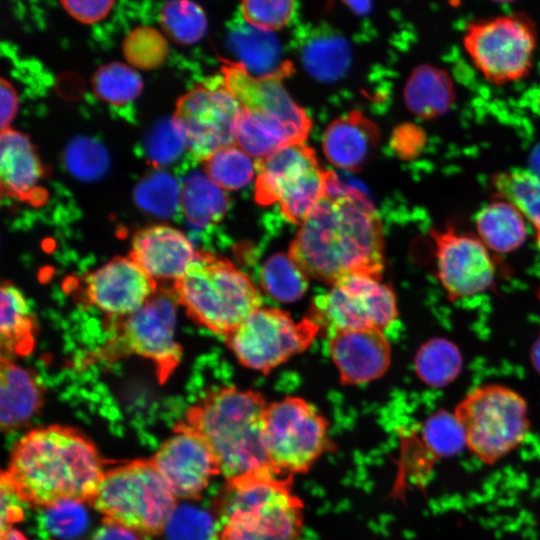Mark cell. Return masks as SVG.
I'll return each instance as SVG.
<instances>
[{"mask_svg":"<svg viewBox=\"0 0 540 540\" xmlns=\"http://www.w3.org/2000/svg\"><path fill=\"white\" fill-rule=\"evenodd\" d=\"M268 404L258 391L227 386L188 410L185 423L207 443L225 480L272 469L264 438Z\"/></svg>","mask_w":540,"mask_h":540,"instance_id":"obj_3","label":"cell"},{"mask_svg":"<svg viewBox=\"0 0 540 540\" xmlns=\"http://www.w3.org/2000/svg\"><path fill=\"white\" fill-rule=\"evenodd\" d=\"M532 360L536 369L540 372V338L536 341L532 349Z\"/></svg>","mask_w":540,"mask_h":540,"instance_id":"obj_53","label":"cell"},{"mask_svg":"<svg viewBox=\"0 0 540 540\" xmlns=\"http://www.w3.org/2000/svg\"><path fill=\"white\" fill-rule=\"evenodd\" d=\"M329 336V352L342 384L367 383L388 370L391 349L382 330H340Z\"/></svg>","mask_w":540,"mask_h":540,"instance_id":"obj_18","label":"cell"},{"mask_svg":"<svg viewBox=\"0 0 540 540\" xmlns=\"http://www.w3.org/2000/svg\"><path fill=\"white\" fill-rule=\"evenodd\" d=\"M288 254L308 277L327 284L353 275L381 280L384 232L366 190L325 198L300 225Z\"/></svg>","mask_w":540,"mask_h":540,"instance_id":"obj_1","label":"cell"},{"mask_svg":"<svg viewBox=\"0 0 540 540\" xmlns=\"http://www.w3.org/2000/svg\"><path fill=\"white\" fill-rule=\"evenodd\" d=\"M1 540H27L26 537L18 530L9 529L1 533Z\"/></svg>","mask_w":540,"mask_h":540,"instance_id":"obj_52","label":"cell"},{"mask_svg":"<svg viewBox=\"0 0 540 540\" xmlns=\"http://www.w3.org/2000/svg\"><path fill=\"white\" fill-rule=\"evenodd\" d=\"M223 85L241 107L276 117L298 130L305 138L312 126L311 119L285 90L283 77L257 78L238 62L222 60Z\"/></svg>","mask_w":540,"mask_h":540,"instance_id":"obj_17","label":"cell"},{"mask_svg":"<svg viewBox=\"0 0 540 540\" xmlns=\"http://www.w3.org/2000/svg\"><path fill=\"white\" fill-rule=\"evenodd\" d=\"M0 95V123L1 129L3 130L9 128V125L15 116L17 110V96L12 85L5 79H1L0 81Z\"/></svg>","mask_w":540,"mask_h":540,"instance_id":"obj_48","label":"cell"},{"mask_svg":"<svg viewBox=\"0 0 540 540\" xmlns=\"http://www.w3.org/2000/svg\"><path fill=\"white\" fill-rule=\"evenodd\" d=\"M454 97V87L448 74L430 65L418 66L411 73L404 89L408 109L425 119L447 112Z\"/></svg>","mask_w":540,"mask_h":540,"instance_id":"obj_28","label":"cell"},{"mask_svg":"<svg viewBox=\"0 0 540 540\" xmlns=\"http://www.w3.org/2000/svg\"><path fill=\"white\" fill-rule=\"evenodd\" d=\"M308 279L290 255L285 253L270 256L260 272L263 290L275 300L284 303L299 300L308 289Z\"/></svg>","mask_w":540,"mask_h":540,"instance_id":"obj_34","label":"cell"},{"mask_svg":"<svg viewBox=\"0 0 540 540\" xmlns=\"http://www.w3.org/2000/svg\"><path fill=\"white\" fill-rule=\"evenodd\" d=\"M397 314L396 297L387 284L373 277L353 275L317 296L308 317L331 335L340 330H383Z\"/></svg>","mask_w":540,"mask_h":540,"instance_id":"obj_11","label":"cell"},{"mask_svg":"<svg viewBox=\"0 0 540 540\" xmlns=\"http://www.w3.org/2000/svg\"><path fill=\"white\" fill-rule=\"evenodd\" d=\"M294 41L304 69L314 79L334 82L348 72L351 47L343 34L329 24L299 27Z\"/></svg>","mask_w":540,"mask_h":540,"instance_id":"obj_21","label":"cell"},{"mask_svg":"<svg viewBox=\"0 0 540 540\" xmlns=\"http://www.w3.org/2000/svg\"><path fill=\"white\" fill-rule=\"evenodd\" d=\"M133 197L145 213L167 219L180 208L181 186L174 176L159 168L137 183Z\"/></svg>","mask_w":540,"mask_h":540,"instance_id":"obj_33","label":"cell"},{"mask_svg":"<svg viewBox=\"0 0 540 540\" xmlns=\"http://www.w3.org/2000/svg\"><path fill=\"white\" fill-rule=\"evenodd\" d=\"M329 170L320 165L312 168L281 194V215L294 224H302L327 197Z\"/></svg>","mask_w":540,"mask_h":540,"instance_id":"obj_32","label":"cell"},{"mask_svg":"<svg viewBox=\"0 0 540 540\" xmlns=\"http://www.w3.org/2000/svg\"><path fill=\"white\" fill-rule=\"evenodd\" d=\"M104 472L96 447L85 435L51 425L31 430L16 443L1 480L23 502L46 508L66 500L90 504Z\"/></svg>","mask_w":540,"mask_h":540,"instance_id":"obj_2","label":"cell"},{"mask_svg":"<svg viewBox=\"0 0 540 540\" xmlns=\"http://www.w3.org/2000/svg\"><path fill=\"white\" fill-rule=\"evenodd\" d=\"M437 275L451 299L485 291L493 282L494 263L485 244L452 228L433 230Z\"/></svg>","mask_w":540,"mask_h":540,"instance_id":"obj_15","label":"cell"},{"mask_svg":"<svg viewBox=\"0 0 540 540\" xmlns=\"http://www.w3.org/2000/svg\"><path fill=\"white\" fill-rule=\"evenodd\" d=\"M35 320L22 291L10 282L0 290V339L2 356L29 354L35 342Z\"/></svg>","mask_w":540,"mask_h":540,"instance_id":"obj_27","label":"cell"},{"mask_svg":"<svg viewBox=\"0 0 540 540\" xmlns=\"http://www.w3.org/2000/svg\"><path fill=\"white\" fill-rule=\"evenodd\" d=\"M462 358L457 347L443 338H434L418 350L415 358L417 375L426 384L442 387L459 374Z\"/></svg>","mask_w":540,"mask_h":540,"instance_id":"obj_35","label":"cell"},{"mask_svg":"<svg viewBox=\"0 0 540 540\" xmlns=\"http://www.w3.org/2000/svg\"><path fill=\"white\" fill-rule=\"evenodd\" d=\"M418 432L421 446L433 461L454 456L466 446L459 421L446 410H439L429 416Z\"/></svg>","mask_w":540,"mask_h":540,"instance_id":"obj_37","label":"cell"},{"mask_svg":"<svg viewBox=\"0 0 540 540\" xmlns=\"http://www.w3.org/2000/svg\"><path fill=\"white\" fill-rule=\"evenodd\" d=\"M344 4L357 15H365L372 8V3L369 1H345Z\"/></svg>","mask_w":540,"mask_h":540,"instance_id":"obj_50","label":"cell"},{"mask_svg":"<svg viewBox=\"0 0 540 540\" xmlns=\"http://www.w3.org/2000/svg\"><path fill=\"white\" fill-rule=\"evenodd\" d=\"M377 125L361 112L352 111L332 121L324 132L322 147L334 166L359 171L378 144Z\"/></svg>","mask_w":540,"mask_h":540,"instance_id":"obj_22","label":"cell"},{"mask_svg":"<svg viewBox=\"0 0 540 540\" xmlns=\"http://www.w3.org/2000/svg\"><path fill=\"white\" fill-rule=\"evenodd\" d=\"M122 51L133 68L151 70L165 62L169 47L160 31L150 26H139L127 34Z\"/></svg>","mask_w":540,"mask_h":540,"instance_id":"obj_42","label":"cell"},{"mask_svg":"<svg viewBox=\"0 0 540 540\" xmlns=\"http://www.w3.org/2000/svg\"><path fill=\"white\" fill-rule=\"evenodd\" d=\"M157 292L154 281L130 256L115 257L84 279V297L100 312L126 318Z\"/></svg>","mask_w":540,"mask_h":540,"instance_id":"obj_16","label":"cell"},{"mask_svg":"<svg viewBox=\"0 0 540 540\" xmlns=\"http://www.w3.org/2000/svg\"><path fill=\"white\" fill-rule=\"evenodd\" d=\"M477 231L486 247L497 252H510L526 238L522 214L505 199L494 200L482 208L475 218Z\"/></svg>","mask_w":540,"mask_h":540,"instance_id":"obj_30","label":"cell"},{"mask_svg":"<svg viewBox=\"0 0 540 540\" xmlns=\"http://www.w3.org/2000/svg\"><path fill=\"white\" fill-rule=\"evenodd\" d=\"M305 139L298 130L276 117L242 108L235 143L256 160L268 157L288 145L302 143Z\"/></svg>","mask_w":540,"mask_h":540,"instance_id":"obj_26","label":"cell"},{"mask_svg":"<svg viewBox=\"0 0 540 540\" xmlns=\"http://www.w3.org/2000/svg\"><path fill=\"white\" fill-rule=\"evenodd\" d=\"M228 206L226 193L206 173L194 172L184 179L180 209L192 228L203 229L219 223Z\"/></svg>","mask_w":540,"mask_h":540,"instance_id":"obj_29","label":"cell"},{"mask_svg":"<svg viewBox=\"0 0 540 540\" xmlns=\"http://www.w3.org/2000/svg\"><path fill=\"white\" fill-rule=\"evenodd\" d=\"M329 426L320 410L301 397L269 403L264 438L271 468L293 478L308 473L323 455L336 450Z\"/></svg>","mask_w":540,"mask_h":540,"instance_id":"obj_8","label":"cell"},{"mask_svg":"<svg viewBox=\"0 0 540 540\" xmlns=\"http://www.w3.org/2000/svg\"><path fill=\"white\" fill-rule=\"evenodd\" d=\"M539 109H540V98H539Z\"/></svg>","mask_w":540,"mask_h":540,"instance_id":"obj_55","label":"cell"},{"mask_svg":"<svg viewBox=\"0 0 540 540\" xmlns=\"http://www.w3.org/2000/svg\"><path fill=\"white\" fill-rule=\"evenodd\" d=\"M92 87L101 100L113 105H123L140 95L143 82L132 66L112 62L98 68L92 78Z\"/></svg>","mask_w":540,"mask_h":540,"instance_id":"obj_38","label":"cell"},{"mask_svg":"<svg viewBox=\"0 0 540 540\" xmlns=\"http://www.w3.org/2000/svg\"><path fill=\"white\" fill-rule=\"evenodd\" d=\"M172 290L195 322L225 337L261 307V295L248 275L209 252H197Z\"/></svg>","mask_w":540,"mask_h":540,"instance_id":"obj_5","label":"cell"},{"mask_svg":"<svg viewBox=\"0 0 540 540\" xmlns=\"http://www.w3.org/2000/svg\"><path fill=\"white\" fill-rule=\"evenodd\" d=\"M19 501L22 500L5 481L1 480V533L12 529L14 523L22 520L24 512L18 504Z\"/></svg>","mask_w":540,"mask_h":540,"instance_id":"obj_47","label":"cell"},{"mask_svg":"<svg viewBox=\"0 0 540 540\" xmlns=\"http://www.w3.org/2000/svg\"><path fill=\"white\" fill-rule=\"evenodd\" d=\"M175 498L198 499L213 478L221 475L219 464L203 438L186 423L150 459Z\"/></svg>","mask_w":540,"mask_h":540,"instance_id":"obj_14","label":"cell"},{"mask_svg":"<svg viewBox=\"0 0 540 540\" xmlns=\"http://www.w3.org/2000/svg\"><path fill=\"white\" fill-rule=\"evenodd\" d=\"M197 252L182 231L157 224L134 234L130 257L154 281L176 282L184 276Z\"/></svg>","mask_w":540,"mask_h":540,"instance_id":"obj_19","label":"cell"},{"mask_svg":"<svg viewBox=\"0 0 540 540\" xmlns=\"http://www.w3.org/2000/svg\"><path fill=\"white\" fill-rule=\"evenodd\" d=\"M203 164L206 175L220 188L228 191L247 186L255 171V163L236 144L217 150Z\"/></svg>","mask_w":540,"mask_h":540,"instance_id":"obj_36","label":"cell"},{"mask_svg":"<svg viewBox=\"0 0 540 540\" xmlns=\"http://www.w3.org/2000/svg\"><path fill=\"white\" fill-rule=\"evenodd\" d=\"M44 170L29 138L11 128L1 130L0 181L3 194L33 205L45 200L40 187Z\"/></svg>","mask_w":540,"mask_h":540,"instance_id":"obj_20","label":"cell"},{"mask_svg":"<svg viewBox=\"0 0 540 540\" xmlns=\"http://www.w3.org/2000/svg\"><path fill=\"white\" fill-rule=\"evenodd\" d=\"M538 296H539V299H540V290H539Z\"/></svg>","mask_w":540,"mask_h":540,"instance_id":"obj_54","label":"cell"},{"mask_svg":"<svg viewBox=\"0 0 540 540\" xmlns=\"http://www.w3.org/2000/svg\"><path fill=\"white\" fill-rule=\"evenodd\" d=\"M160 23L170 39L186 45L198 42L207 30L203 9L187 0L164 3L160 10Z\"/></svg>","mask_w":540,"mask_h":540,"instance_id":"obj_39","label":"cell"},{"mask_svg":"<svg viewBox=\"0 0 540 540\" xmlns=\"http://www.w3.org/2000/svg\"><path fill=\"white\" fill-rule=\"evenodd\" d=\"M528 170L540 179V144L534 148L530 155Z\"/></svg>","mask_w":540,"mask_h":540,"instance_id":"obj_51","label":"cell"},{"mask_svg":"<svg viewBox=\"0 0 540 540\" xmlns=\"http://www.w3.org/2000/svg\"><path fill=\"white\" fill-rule=\"evenodd\" d=\"M319 331L309 317L296 322L280 309L260 307L225 338L243 366L267 374L307 349Z\"/></svg>","mask_w":540,"mask_h":540,"instance_id":"obj_10","label":"cell"},{"mask_svg":"<svg viewBox=\"0 0 540 540\" xmlns=\"http://www.w3.org/2000/svg\"><path fill=\"white\" fill-rule=\"evenodd\" d=\"M254 163L255 200L262 206L277 203L285 189L319 165L314 150L304 142L283 147Z\"/></svg>","mask_w":540,"mask_h":540,"instance_id":"obj_24","label":"cell"},{"mask_svg":"<svg viewBox=\"0 0 540 540\" xmlns=\"http://www.w3.org/2000/svg\"><path fill=\"white\" fill-rule=\"evenodd\" d=\"M493 185L530 222L540 247V179L528 169L512 168L496 174Z\"/></svg>","mask_w":540,"mask_h":540,"instance_id":"obj_31","label":"cell"},{"mask_svg":"<svg viewBox=\"0 0 540 540\" xmlns=\"http://www.w3.org/2000/svg\"><path fill=\"white\" fill-rule=\"evenodd\" d=\"M177 299L173 290L157 291L137 312L124 318L114 346L152 361L164 382L182 357L176 341Z\"/></svg>","mask_w":540,"mask_h":540,"instance_id":"obj_13","label":"cell"},{"mask_svg":"<svg viewBox=\"0 0 540 540\" xmlns=\"http://www.w3.org/2000/svg\"><path fill=\"white\" fill-rule=\"evenodd\" d=\"M185 148L186 135L174 116L155 122L144 139L145 154L156 169L173 163Z\"/></svg>","mask_w":540,"mask_h":540,"instance_id":"obj_41","label":"cell"},{"mask_svg":"<svg viewBox=\"0 0 540 540\" xmlns=\"http://www.w3.org/2000/svg\"><path fill=\"white\" fill-rule=\"evenodd\" d=\"M44 524L51 535L72 540L85 532L88 514L80 502L61 501L45 508Z\"/></svg>","mask_w":540,"mask_h":540,"instance_id":"obj_43","label":"cell"},{"mask_svg":"<svg viewBox=\"0 0 540 540\" xmlns=\"http://www.w3.org/2000/svg\"><path fill=\"white\" fill-rule=\"evenodd\" d=\"M454 415L468 450L483 463L493 465L525 440L529 430L525 399L502 385H483L470 391Z\"/></svg>","mask_w":540,"mask_h":540,"instance_id":"obj_7","label":"cell"},{"mask_svg":"<svg viewBox=\"0 0 540 540\" xmlns=\"http://www.w3.org/2000/svg\"><path fill=\"white\" fill-rule=\"evenodd\" d=\"M536 42L534 24L520 14L471 23L463 41L476 68L497 85L522 79L529 73Z\"/></svg>","mask_w":540,"mask_h":540,"instance_id":"obj_9","label":"cell"},{"mask_svg":"<svg viewBox=\"0 0 540 540\" xmlns=\"http://www.w3.org/2000/svg\"><path fill=\"white\" fill-rule=\"evenodd\" d=\"M208 516L190 506L176 505L164 530L170 540H204L208 535Z\"/></svg>","mask_w":540,"mask_h":540,"instance_id":"obj_45","label":"cell"},{"mask_svg":"<svg viewBox=\"0 0 540 540\" xmlns=\"http://www.w3.org/2000/svg\"><path fill=\"white\" fill-rule=\"evenodd\" d=\"M242 107L225 86L199 84L176 103L175 119L181 125L192 156L204 162L217 150L235 143Z\"/></svg>","mask_w":540,"mask_h":540,"instance_id":"obj_12","label":"cell"},{"mask_svg":"<svg viewBox=\"0 0 540 540\" xmlns=\"http://www.w3.org/2000/svg\"><path fill=\"white\" fill-rule=\"evenodd\" d=\"M92 540H138L135 532L113 523L103 522Z\"/></svg>","mask_w":540,"mask_h":540,"instance_id":"obj_49","label":"cell"},{"mask_svg":"<svg viewBox=\"0 0 540 540\" xmlns=\"http://www.w3.org/2000/svg\"><path fill=\"white\" fill-rule=\"evenodd\" d=\"M64 9L76 20L82 23H94L103 19L110 11L114 2L106 0H80L61 2Z\"/></svg>","mask_w":540,"mask_h":540,"instance_id":"obj_46","label":"cell"},{"mask_svg":"<svg viewBox=\"0 0 540 540\" xmlns=\"http://www.w3.org/2000/svg\"><path fill=\"white\" fill-rule=\"evenodd\" d=\"M63 161L67 171L81 181L101 178L109 167L105 147L90 137H75L65 147Z\"/></svg>","mask_w":540,"mask_h":540,"instance_id":"obj_40","label":"cell"},{"mask_svg":"<svg viewBox=\"0 0 540 540\" xmlns=\"http://www.w3.org/2000/svg\"><path fill=\"white\" fill-rule=\"evenodd\" d=\"M297 9L294 1H243L240 4L241 18L266 31L287 26L296 16Z\"/></svg>","mask_w":540,"mask_h":540,"instance_id":"obj_44","label":"cell"},{"mask_svg":"<svg viewBox=\"0 0 540 540\" xmlns=\"http://www.w3.org/2000/svg\"><path fill=\"white\" fill-rule=\"evenodd\" d=\"M227 44L237 62L254 77L287 78L294 71L292 63L283 59L278 38L270 31L250 25L242 18L231 25Z\"/></svg>","mask_w":540,"mask_h":540,"instance_id":"obj_23","label":"cell"},{"mask_svg":"<svg viewBox=\"0 0 540 540\" xmlns=\"http://www.w3.org/2000/svg\"><path fill=\"white\" fill-rule=\"evenodd\" d=\"M293 480L272 469L225 480L217 540H301L305 505Z\"/></svg>","mask_w":540,"mask_h":540,"instance_id":"obj_4","label":"cell"},{"mask_svg":"<svg viewBox=\"0 0 540 540\" xmlns=\"http://www.w3.org/2000/svg\"><path fill=\"white\" fill-rule=\"evenodd\" d=\"M43 392L32 372L1 357L0 423L3 431L28 422L41 408Z\"/></svg>","mask_w":540,"mask_h":540,"instance_id":"obj_25","label":"cell"},{"mask_svg":"<svg viewBox=\"0 0 540 540\" xmlns=\"http://www.w3.org/2000/svg\"><path fill=\"white\" fill-rule=\"evenodd\" d=\"M175 500L148 459L105 471L90 504L103 515V522L154 535L164 530Z\"/></svg>","mask_w":540,"mask_h":540,"instance_id":"obj_6","label":"cell"}]
</instances>
